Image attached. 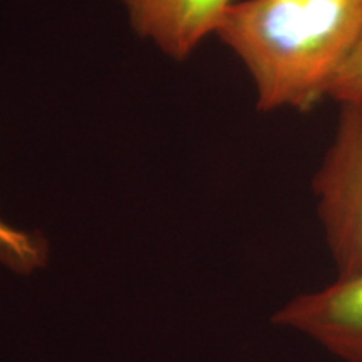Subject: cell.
I'll use <instances>...</instances> for the list:
<instances>
[{
  "mask_svg": "<svg viewBox=\"0 0 362 362\" xmlns=\"http://www.w3.org/2000/svg\"><path fill=\"white\" fill-rule=\"evenodd\" d=\"M216 35L237 54L260 111H310L362 37V0H242Z\"/></svg>",
  "mask_w": 362,
  "mask_h": 362,
  "instance_id": "6da1fadb",
  "label": "cell"
},
{
  "mask_svg": "<svg viewBox=\"0 0 362 362\" xmlns=\"http://www.w3.org/2000/svg\"><path fill=\"white\" fill-rule=\"evenodd\" d=\"M336 275L362 272V106L341 104L330 146L312 180Z\"/></svg>",
  "mask_w": 362,
  "mask_h": 362,
  "instance_id": "7a4b0ae2",
  "label": "cell"
},
{
  "mask_svg": "<svg viewBox=\"0 0 362 362\" xmlns=\"http://www.w3.org/2000/svg\"><path fill=\"white\" fill-rule=\"evenodd\" d=\"M272 322L302 334L342 362H362V272L300 293Z\"/></svg>",
  "mask_w": 362,
  "mask_h": 362,
  "instance_id": "3957f363",
  "label": "cell"
},
{
  "mask_svg": "<svg viewBox=\"0 0 362 362\" xmlns=\"http://www.w3.org/2000/svg\"><path fill=\"white\" fill-rule=\"evenodd\" d=\"M139 37L149 39L166 56L183 61L237 0H119Z\"/></svg>",
  "mask_w": 362,
  "mask_h": 362,
  "instance_id": "277c9868",
  "label": "cell"
},
{
  "mask_svg": "<svg viewBox=\"0 0 362 362\" xmlns=\"http://www.w3.org/2000/svg\"><path fill=\"white\" fill-rule=\"evenodd\" d=\"M47 245L39 233L17 228L0 218V264L16 274L27 275L42 269Z\"/></svg>",
  "mask_w": 362,
  "mask_h": 362,
  "instance_id": "5b68a950",
  "label": "cell"
},
{
  "mask_svg": "<svg viewBox=\"0 0 362 362\" xmlns=\"http://www.w3.org/2000/svg\"><path fill=\"white\" fill-rule=\"evenodd\" d=\"M329 98L339 104L351 103L362 106V37L330 84Z\"/></svg>",
  "mask_w": 362,
  "mask_h": 362,
  "instance_id": "8992f818",
  "label": "cell"
}]
</instances>
